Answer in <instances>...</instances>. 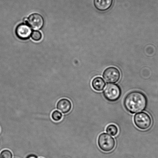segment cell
Segmentation results:
<instances>
[{
  "label": "cell",
  "mask_w": 158,
  "mask_h": 158,
  "mask_svg": "<svg viewBox=\"0 0 158 158\" xmlns=\"http://www.w3.org/2000/svg\"><path fill=\"white\" fill-rule=\"evenodd\" d=\"M147 98L143 93L140 91H133L128 93L123 101L125 109L131 114L140 112L146 108Z\"/></svg>",
  "instance_id": "6da1fadb"
},
{
  "label": "cell",
  "mask_w": 158,
  "mask_h": 158,
  "mask_svg": "<svg viewBox=\"0 0 158 158\" xmlns=\"http://www.w3.org/2000/svg\"><path fill=\"white\" fill-rule=\"evenodd\" d=\"M105 98L109 102H115L118 100L122 95V89L118 85L108 84L103 91Z\"/></svg>",
  "instance_id": "7a4b0ae2"
},
{
  "label": "cell",
  "mask_w": 158,
  "mask_h": 158,
  "mask_svg": "<svg viewBox=\"0 0 158 158\" xmlns=\"http://www.w3.org/2000/svg\"><path fill=\"white\" fill-rule=\"evenodd\" d=\"M97 143L100 150L107 152L113 151L116 145L115 139L106 133H102L99 135Z\"/></svg>",
  "instance_id": "3957f363"
},
{
  "label": "cell",
  "mask_w": 158,
  "mask_h": 158,
  "mask_svg": "<svg viewBox=\"0 0 158 158\" xmlns=\"http://www.w3.org/2000/svg\"><path fill=\"white\" fill-rule=\"evenodd\" d=\"M134 123L136 126L141 130H147L152 124V119L147 113L143 112L136 114L134 116Z\"/></svg>",
  "instance_id": "277c9868"
},
{
  "label": "cell",
  "mask_w": 158,
  "mask_h": 158,
  "mask_svg": "<svg viewBox=\"0 0 158 158\" xmlns=\"http://www.w3.org/2000/svg\"><path fill=\"white\" fill-rule=\"evenodd\" d=\"M103 76L108 83H115L120 80L121 74L117 68L110 67L105 69L103 72Z\"/></svg>",
  "instance_id": "5b68a950"
},
{
  "label": "cell",
  "mask_w": 158,
  "mask_h": 158,
  "mask_svg": "<svg viewBox=\"0 0 158 158\" xmlns=\"http://www.w3.org/2000/svg\"><path fill=\"white\" fill-rule=\"evenodd\" d=\"M28 22L30 27L35 30L41 29L44 24L42 17L38 14L30 15L28 19Z\"/></svg>",
  "instance_id": "8992f818"
},
{
  "label": "cell",
  "mask_w": 158,
  "mask_h": 158,
  "mask_svg": "<svg viewBox=\"0 0 158 158\" xmlns=\"http://www.w3.org/2000/svg\"><path fill=\"white\" fill-rule=\"evenodd\" d=\"M15 32L19 38L20 39L25 40L28 39L30 36L32 30L28 25L22 24L18 26Z\"/></svg>",
  "instance_id": "52a82bcc"
},
{
  "label": "cell",
  "mask_w": 158,
  "mask_h": 158,
  "mask_svg": "<svg viewBox=\"0 0 158 158\" xmlns=\"http://www.w3.org/2000/svg\"><path fill=\"white\" fill-rule=\"evenodd\" d=\"M113 0H93L94 7L101 12L109 10L112 6Z\"/></svg>",
  "instance_id": "ba28073f"
},
{
  "label": "cell",
  "mask_w": 158,
  "mask_h": 158,
  "mask_svg": "<svg viewBox=\"0 0 158 158\" xmlns=\"http://www.w3.org/2000/svg\"><path fill=\"white\" fill-rule=\"evenodd\" d=\"M57 109L63 114H66L70 111L72 108V104L69 100L66 98L60 99L57 102Z\"/></svg>",
  "instance_id": "9c48e42d"
},
{
  "label": "cell",
  "mask_w": 158,
  "mask_h": 158,
  "mask_svg": "<svg viewBox=\"0 0 158 158\" xmlns=\"http://www.w3.org/2000/svg\"><path fill=\"white\" fill-rule=\"evenodd\" d=\"M92 87L95 91H103L106 86V84L103 78L100 77H97L93 79L91 83Z\"/></svg>",
  "instance_id": "30bf717a"
},
{
  "label": "cell",
  "mask_w": 158,
  "mask_h": 158,
  "mask_svg": "<svg viewBox=\"0 0 158 158\" xmlns=\"http://www.w3.org/2000/svg\"><path fill=\"white\" fill-rule=\"evenodd\" d=\"M106 132L112 136H115L118 134V128L115 125L110 124L106 128Z\"/></svg>",
  "instance_id": "8fae6325"
},
{
  "label": "cell",
  "mask_w": 158,
  "mask_h": 158,
  "mask_svg": "<svg viewBox=\"0 0 158 158\" xmlns=\"http://www.w3.org/2000/svg\"><path fill=\"white\" fill-rule=\"evenodd\" d=\"M52 120L55 122H58L61 120L63 115L60 111L55 110L52 113L51 115Z\"/></svg>",
  "instance_id": "7c38bea8"
},
{
  "label": "cell",
  "mask_w": 158,
  "mask_h": 158,
  "mask_svg": "<svg viewBox=\"0 0 158 158\" xmlns=\"http://www.w3.org/2000/svg\"><path fill=\"white\" fill-rule=\"evenodd\" d=\"M11 152L8 150H3L0 153V158H12Z\"/></svg>",
  "instance_id": "4fadbf2b"
},
{
  "label": "cell",
  "mask_w": 158,
  "mask_h": 158,
  "mask_svg": "<svg viewBox=\"0 0 158 158\" xmlns=\"http://www.w3.org/2000/svg\"><path fill=\"white\" fill-rule=\"evenodd\" d=\"M31 37L34 41H39L41 40L42 35L39 31H35L32 32Z\"/></svg>",
  "instance_id": "5bb4252c"
},
{
  "label": "cell",
  "mask_w": 158,
  "mask_h": 158,
  "mask_svg": "<svg viewBox=\"0 0 158 158\" xmlns=\"http://www.w3.org/2000/svg\"><path fill=\"white\" fill-rule=\"evenodd\" d=\"M26 158H38V157L34 155H30L28 156Z\"/></svg>",
  "instance_id": "9a60e30c"
},
{
  "label": "cell",
  "mask_w": 158,
  "mask_h": 158,
  "mask_svg": "<svg viewBox=\"0 0 158 158\" xmlns=\"http://www.w3.org/2000/svg\"></svg>",
  "instance_id": "2e32d148"
}]
</instances>
